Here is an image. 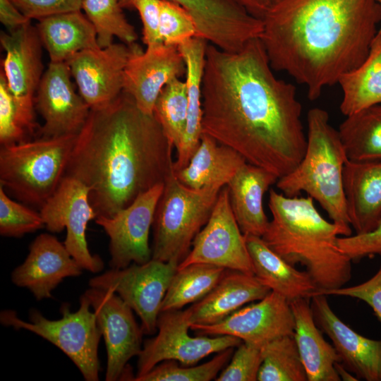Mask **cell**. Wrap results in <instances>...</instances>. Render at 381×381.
<instances>
[{
	"mask_svg": "<svg viewBox=\"0 0 381 381\" xmlns=\"http://www.w3.org/2000/svg\"><path fill=\"white\" fill-rule=\"evenodd\" d=\"M90 306L83 294L77 311L71 312L68 303L61 305L62 316L59 320L47 319L37 310L32 309L27 322L19 318L15 310H5L0 313V322L16 329L30 331L49 341L74 363L85 380L97 381L100 369L98 345L102 334Z\"/></svg>",
	"mask_w": 381,
	"mask_h": 381,
	"instance_id": "8",
	"label": "cell"
},
{
	"mask_svg": "<svg viewBox=\"0 0 381 381\" xmlns=\"http://www.w3.org/2000/svg\"><path fill=\"white\" fill-rule=\"evenodd\" d=\"M190 324L189 308L161 311L157 335L145 341L138 356V371L134 379L162 361L172 360L183 365H192L210 354L237 347L243 342L231 335L192 337L188 333Z\"/></svg>",
	"mask_w": 381,
	"mask_h": 381,
	"instance_id": "9",
	"label": "cell"
},
{
	"mask_svg": "<svg viewBox=\"0 0 381 381\" xmlns=\"http://www.w3.org/2000/svg\"><path fill=\"white\" fill-rule=\"evenodd\" d=\"M335 370L341 380L357 381L359 380L352 373L346 368L340 362L334 365Z\"/></svg>",
	"mask_w": 381,
	"mask_h": 381,
	"instance_id": "48",
	"label": "cell"
},
{
	"mask_svg": "<svg viewBox=\"0 0 381 381\" xmlns=\"http://www.w3.org/2000/svg\"><path fill=\"white\" fill-rule=\"evenodd\" d=\"M208 42L201 37H193L178 48L183 58L186 71L188 111L185 131L176 150L174 171L184 168L199 146L202 134V80Z\"/></svg>",
	"mask_w": 381,
	"mask_h": 381,
	"instance_id": "26",
	"label": "cell"
},
{
	"mask_svg": "<svg viewBox=\"0 0 381 381\" xmlns=\"http://www.w3.org/2000/svg\"><path fill=\"white\" fill-rule=\"evenodd\" d=\"M306 138L302 159L294 170L279 178L276 186L288 197L306 192L333 222L351 232L343 188V169L348 157L326 110L314 107L308 111Z\"/></svg>",
	"mask_w": 381,
	"mask_h": 381,
	"instance_id": "5",
	"label": "cell"
},
{
	"mask_svg": "<svg viewBox=\"0 0 381 381\" xmlns=\"http://www.w3.org/2000/svg\"><path fill=\"white\" fill-rule=\"evenodd\" d=\"M174 148L154 115L140 111L123 91L90 109L65 176L87 187L97 217H112L174 172Z\"/></svg>",
	"mask_w": 381,
	"mask_h": 381,
	"instance_id": "2",
	"label": "cell"
},
{
	"mask_svg": "<svg viewBox=\"0 0 381 381\" xmlns=\"http://www.w3.org/2000/svg\"><path fill=\"white\" fill-rule=\"evenodd\" d=\"M0 42L6 54L1 67L11 92L20 97H35L43 75L42 43L37 28L28 23L8 32Z\"/></svg>",
	"mask_w": 381,
	"mask_h": 381,
	"instance_id": "22",
	"label": "cell"
},
{
	"mask_svg": "<svg viewBox=\"0 0 381 381\" xmlns=\"http://www.w3.org/2000/svg\"><path fill=\"white\" fill-rule=\"evenodd\" d=\"M272 219L261 236L288 263L306 267L319 291L344 286L351 277V260L339 248V236L351 235L326 220L310 197H288L270 190Z\"/></svg>",
	"mask_w": 381,
	"mask_h": 381,
	"instance_id": "4",
	"label": "cell"
},
{
	"mask_svg": "<svg viewBox=\"0 0 381 381\" xmlns=\"http://www.w3.org/2000/svg\"><path fill=\"white\" fill-rule=\"evenodd\" d=\"M343 188L350 225L356 234L373 230L381 219V159H348Z\"/></svg>",
	"mask_w": 381,
	"mask_h": 381,
	"instance_id": "23",
	"label": "cell"
},
{
	"mask_svg": "<svg viewBox=\"0 0 381 381\" xmlns=\"http://www.w3.org/2000/svg\"><path fill=\"white\" fill-rule=\"evenodd\" d=\"M315 323L331 339L340 363L359 380L381 381V339L358 334L332 310L326 295L310 297Z\"/></svg>",
	"mask_w": 381,
	"mask_h": 381,
	"instance_id": "20",
	"label": "cell"
},
{
	"mask_svg": "<svg viewBox=\"0 0 381 381\" xmlns=\"http://www.w3.org/2000/svg\"><path fill=\"white\" fill-rule=\"evenodd\" d=\"M289 303L295 322L293 336L308 381H340L334 368L340 358L315 323L310 298H299Z\"/></svg>",
	"mask_w": 381,
	"mask_h": 381,
	"instance_id": "27",
	"label": "cell"
},
{
	"mask_svg": "<svg viewBox=\"0 0 381 381\" xmlns=\"http://www.w3.org/2000/svg\"><path fill=\"white\" fill-rule=\"evenodd\" d=\"M270 291L255 275L226 270L217 285L189 308L190 323H217L243 305L263 298Z\"/></svg>",
	"mask_w": 381,
	"mask_h": 381,
	"instance_id": "24",
	"label": "cell"
},
{
	"mask_svg": "<svg viewBox=\"0 0 381 381\" xmlns=\"http://www.w3.org/2000/svg\"><path fill=\"white\" fill-rule=\"evenodd\" d=\"M246 162L233 148L202 133L188 164L174 174L181 183L193 189L214 184L226 186Z\"/></svg>",
	"mask_w": 381,
	"mask_h": 381,
	"instance_id": "29",
	"label": "cell"
},
{
	"mask_svg": "<svg viewBox=\"0 0 381 381\" xmlns=\"http://www.w3.org/2000/svg\"><path fill=\"white\" fill-rule=\"evenodd\" d=\"M259 381H308L293 335L278 337L262 346Z\"/></svg>",
	"mask_w": 381,
	"mask_h": 381,
	"instance_id": "35",
	"label": "cell"
},
{
	"mask_svg": "<svg viewBox=\"0 0 381 381\" xmlns=\"http://www.w3.org/2000/svg\"><path fill=\"white\" fill-rule=\"evenodd\" d=\"M202 94V133L279 179L299 164L301 104L296 87L274 75L260 37L237 52L208 43Z\"/></svg>",
	"mask_w": 381,
	"mask_h": 381,
	"instance_id": "1",
	"label": "cell"
},
{
	"mask_svg": "<svg viewBox=\"0 0 381 381\" xmlns=\"http://www.w3.org/2000/svg\"><path fill=\"white\" fill-rule=\"evenodd\" d=\"M36 28L50 62H66L83 50L99 47L95 29L81 10L42 18Z\"/></svg>",
	"mask_w": 381,
	"mask_h": 381,
	"instance_id": "30",
	"label": "cell"
},
{
	"mask_svg": "<svg viewBox=\"0 0 381 381\" xmlns=\"http://www.w3.org/2000/svg\"><path fill=\"white\" fill-rule=\"evenodd\" d=\"M130 8L131 0H119ZM192 16L198 37L227 52H237L249 41L260 37L262 20L243 8L224 0H170Z\"/></svg>",
	"mask_w": 381,
	"mask_h": 381,
	"instance_id": "16",
	"label": "cell"
},
{
	"mask_svg": "<svg viewBox=\"0 0 381 381\" xmlns=\"http://www.w3.org/2000/svg\"><path fill=\"white\" fill-rule=\"evenodd\" d=\"M29 19L80 11L83 0H10Z\"/></svg>",
	"mask_w": 381,
	"mask_h": 381,
	"instance_id": "44",
	"label": "cell"
},
{
	"mask_svg": "<svg viewBox=\"0 0 381 381\" xmlns=\"http://www.w3.org/2000/svg\"><path fill=\"white\" fill-rule=\"evenodd\" d=\"M83 269L54 236H37L24 262L11 273L12 282L28 289L37 300L52 296V291L70 277H78Z\"/></svg>",
	"mask_w": 381,
	"mask_h": 381,
	"instance_id": "21",
	"label": "cell"
},
{
	"mask_svg": "<svg viewBox=\"0 0 381 381\" xmlns=\"http://www.w3.org/2000/svg\"><path fill=\"white\" fill-rule=\"evenodd\" d=\"M337 243L339 250L351 261L381 255V219L373 230L353 236H339Z\"/></svg>",
	"mask_w": 381,
	"mask_h": 381,
	"instance_id": "42",
	"label": "cell"
},
{
	"mask_svg": "<svg viewBox=\"0 0 381 381\" xmlns=\"http://www.w3.org/2000/svg\"><path fill=\"white\" fill-rule=\"evenodd\" d=\"M193 263L254 275L245 235L232 212L226 185L222 188L208 221L195 236L188 254L178 268Z\"/></svg>",
	"mask_w": 381,
	"mask_h": 381,
	"instance_id": "12",
	"label": "cell"
},
{
	"mask_svg": "<svg viewBox=\"0 0 381 381\" xmlns=\"http://www.w3.org/2000/svg\"><path fill=\"white\" fill-rule=\"evenodd\" d=\"M164 183L140 194L112 217H96L95 222L109 238L111 268L123 269L131 262L144 264L152 259L149 234Z\"/></svg>",
	"mask_w": 381,
	"mask_h": 381,
	"instance_id": "13",
	"label": "cell"
},
{
	"mask_svg": "<svg viewBox=\"0 0 381 381\" xmlns=\"http://www.w3.org/2000/svg\"><path fill=\"white\" fill-rule=\"evenodd\" d=\"M84 294L94 309L107 347L105 380H129L132 376L127 363L141 352L144 334L135 320L133 310L111 289L90 287Z\"/></svg>",
	"mask_w": 381,
	"mask_h": 381,
	"instance_id": "14",
	"label": "cell"
},
{
	"mask_svg": "<svg viewBox=\"0 0 381 381\" xmlns=\"http://www.w3.org/2000/svg\"><path fill=\"white\" fill-rule=\"evenodd\" d=\"M294 327L289 301L272 291L258 303L238 309L217 323L190 325L198 335H231L261 347L278 337L294 335Z\"/></svg>",
	"mask_w": 381,
	"mask_h": 381,
	"instance_id": "15",
	"label": "cell"
},
{
	"mask_svg": "<svg viewBox=\"0 0 381 381\" xmlns=\"http://www.w3.org/2000/svg\"><path fill=\"white\" fill-rule=\"evenodd\" d=\"M377 1V3L379 4L380 6V9H381V0H376ZM381 32V21H380V26H379V29H378V32Z\"/></svg>",
	"mask_w": 381,
	"mask_h": 381,
	"instance_id": "49",
	"label": "cell"
},
{
	"mask_svg": "<svg viewBox=\"0 0 381 381\" xmlns=\"http://www.w3.org/2000/svg\"><path fill=\"white\" fill-rule=\"evenodd\" d=\"M40 212L49 231L58 233L66 228L64 244L83 270L93 273L102 270V259L92 255L87 246L86 228L90 221L96 219L97 214L90 201L89 189L83 182L64 176Z\"/></svg>",
	"mask_w": 381,
	"mask_h": 381,
	"instance_id": "11",
	"label": "cell"
},
{
	"mask_svg": "<svg viewBox=\"0 0 381 381\" xmlns=\"http://www.w3.org/2000/svg\"><path fill=\"white\" fill-rule=\"evenodd\" d=\"M131 51L132 44L112 43L83 50L66 61L79 94L90 109L111 102L123 92Z\"/></svg>",
	"mask_w": 381,
	"mask_h": 381,
	"instance_id": "18",
	"label": "cell"
},
{
	"mask_svg": "<svg viewBox=\"0 0 381 381\" xmlns=\"http://www.w3.org/2000/svg\"><path fill=\"white\" fill-rule=\"evenodd\" d=\"M78 135L1 146L0 185L21 201L42 207L65 176Z\"/></svg>",
	"mask_w": 381,
	"mask_h": 381,
	"instance_id": "6",
	"label": "cell"
},
{
	"mask_svg": "<svg viewBox=\"0 0 381 381\" xmlns=\"http://www.w3.org/2000/svg\"><path fill=\"white\" fill-rule=\"evenodd\" d=\"M35 97H20L10 90L0 73V144L11 145L27 140L37 128Z\"/></svg>",
	"mask_w": 381,
	"mask_h": 381,
	"instance_id": "34",
	"label": "cell"
},
{
	"mask_svg": "<svg viewBox=\"0 0 381 381\" xmlns=\"http://www.w3.org/2000/svg\"><path fill=\"white\" fill-rule=\"evenodd\" d=\"M82 9L95 29L99 47L111 45L114 37L128 45L135 43L138 35L119 0H83Z\"/></svg>",
	"mask_w": 381,
	"mask_h": 381,
	"instance_id": "36",
	"label": "cell"
},
{
	"mask_svg": "<svg viewBox=\"0 0 381 381\" xmlns=\"http://www.w3.org/2000/svg\"><path fill=\"white\" fill-rule=\"evenodd\" d=\"M226 269L205 263L177 268L162 303L161 311L181 309L204 298L219 282Z\"/></svg>",
	"mask_w": 381,
	"mask_h": 381,
	"instance_id": "33",
	"label": "cell"
},
{
	"mask_svg": "<svg viewBox=\"0 0 381 381\" xmlns=\"http://www.w3.org/2000/svg\"><path fill=\"white\" fill-rule=\"evenodd\" d=\"M40 212L12 200L0 185V234L21 237L44 227Z\"/></svg>",
	"mask_w": 381,
	"mask_h": 381,
	"instance_id": "39",
	"label": "cell"
},
{
	"mask_svg": "<svg viewBox=\"0 0 381 381\" xmlns=\"http://www.w3.org/2000/svg\"><path fill=\"white\" fill-rule=\"evenodd\" d=\"M262 347L246 342L241 343L222 369L217 381H255L262 363Z\"/></svg>",
	"mask_w": 381,
	"mask_h": 381,
	"instance_id": "41",
	"label": "cell"
},
{
	"mask_svg": "<svg viewBox=\"0 0 381 381\" xmlns=\"http://www.w3.org/2000/svg\"><path fill=\"white\" fill-rule=\"evenodd\" d=\"M223 186L190 188L181 183L174 172L167 179L153 222L152 259L181 263L208 221Z\"/></svg>",
	"mask_w": 381,
	"mask_h": 381,
	"instance_id": "7",
	"label": "cell"
},
{
	"mask_svg": "<svg viewBox=\"0 0 381 381\" xmlns=\"http://www.w3.org/2000/svg\"><path fill=\"white\" fill-rule=\"evenodd\" d=\"M234 4L250 15L262 19L268 9L277 0H224Z\"/></svg>",
	"mask_w": 381,
	"mask_h": 381,
	"instance_id": "47",
	"label": "cell"
},
{
	"mask_svg": "<svg viewBox=\"0 0 381 381\" xmlns=\"http://www.w3.org/2000/svg\"><path fill=\"white\" fill-rule=\"evenodd\" d=\"M159 32L164 44L176 47L198 36L192 16L179 4L170 0H160Z\"/></svg>",
	"mask_w": 381,
	"mask_h": 381,
	"instance_id": "40",
	"label": "cell"
},
{
	"mask_svg": "<svg viewBox=\"0 0 381 381\" xmlns=\"http://www.w3.org/2000/svg\"><path fill=\"white\" fill-rule=\"evenodd\" d=\"M341 114L347 116L381 104V32L375 37L365 59L341 75Z\"/></svg>",
	"mask_w": 381,
	"mask_h": 381,
	"instance_id": "31",
	"label": "cell"
},
{
	"mask_svg": "<svg viewBox=\"0 0 381 381\" xmlns=\"http://www.w3.org/2000/svg\"><path fill=\"white\" fill-rule=\"evenodd\" d=\"M279 178L271 171L246 162L226 184L235 219L244 235L262 236L269 224L263 198Z\"/></svg>",
	"mask_w": 381,
	"mask_h": 381,
	"instance_id": "25",
	"label": "cell"
},
{
	"mask_svg": "<svg viewBox=\"0 0 381 381\" xmlns=\"http://www.w3.org/2000/svg\"><path fill=\"white\" fill-rule=\"evenodd\" d=\"M178 265L151 259L123 269H111L90 279V287L111 289L139 316L143 333L157 331V319Z\"/></svg>",
	"mask_w": 381,
	"mask_h": 381,
	"instance_id": "10",
	"label": "cell"
},
{
	"mask_svg": "<svg viewBox=\"0 0 381 381\" xmlns=\"http://www.w3.org/2000/svg\"><path fill=\"white\" fill-rule=\"evenodd\" d=\"M254 275L272 291L289 302L310 298L319 290L306 271H300L273 251L260 236L245 235Z\"/></svg>",
	"mask_w": 381,
	"mask_h": 381,
	"instance_id": "28",
	"label": "cell"
},
{
	"mask_svg": "<svg viewBox=\"0 0 381 381\" xmlns=\"http://www.w3.org/2000/svg\"><path fill=\"white\" fill-rule=\"evenodd\" d=\"M143 23V41L147 47L163 44L159 36L160 0H131Z\"/></svg>",
	"mask_w": 381,
	"mask_h": 381,
	"instance_id": "45",
	"label": "cell"
},
{
	"mask_svg": "<svg viewBox=\"0 0 381 381\" xmlns=\"http://www.w3.org/2000/svg\"><path fill=\"white\" fill-rule=\"evenodd\" d=\"M262 20L273 70L305 85L315 100L365 59L381 9L376 0H277Z\"/></svg>",
	"mask_w": 381,
	"mask_h": 381,
	"instance_id": "3",
	"label": "cell"
},
{
	"mask_svg": "<svg viewBox=\"0 0 381 381\" xmlns=\"http://www.w3.org/2000/svg\"><path fill=\"white\" fill-rule=\"evenodd\" d=\"M317 293L356 298L366 303L381 323V266L367 281L349 287L318 291Z\"/></svg>",
	"mask_w": 381,
	"mask_h": 381,
	"instance_id": "43",
	"label": "cell"
},
{
	"mask_svg": "<svg viewBox=\"0 0 381 381\" xmlns=\"http://www.w3.org/2000/svg\"><path fill=\"white\" fill-rule=\"evenodd\" d=\"M234 348L218 352L210 361L199 365H180L175 361H164L145 375L135 377L136 381H210L215 380L218 373L229 361Z\"/></svg>",
	"mask_w": 381,
	"mask_h": 381,
	"instance_id": "38",
	"label": "cell"
},
{
	"mask_svg": "<svg viewBox=\"0 0 381 381\" xmlns=\"http://www.w3.org/2000/svg\"><path fill=\"white\" fill-rule=\"evenodd\" d=\"M188 97L185 80L176 78L167 84L155 104L153 115L176 149L183 137L187 118Z\"/></svg>",
	"mask_w": 381,
	"mask_h": 381,
	"instance_id": "37",
	"label": "cell"
},
{
	"mask_svg": "<svg viewBox=\"0 0 381 381\" xmlns=\"http://www.w3.org/2000/svg\"><path fill=\"white\" fill-rule=\"evenodd\" d=\"M183 58L176 46L160 44L143 52L135 43L127 62L123 91L143 113L153 115L155 102L163 87L186 75Z\"/></svg>",
	"mask_w": 381,
	"mask_h": 381,
	"instance_id": "19",
	"label": "cell"
},
{
	"mask_svg": "<svg viewBox=\"0 0 381 381\" xmlns=\"http://www.w3.org/2000/svg\"><path fill=\"white\" fill-rule=\"evenodd\" d=\"M30 20L10 0H0V21L8 32L30 23Z\"/></svg>",
	"mask_w": 381,
	"mask_h": 381,
	"instance_id": "46",
	"label": "cell"
},
{
	"mask_svg": "<svg viewBox=\"0 0 381 381\" xmlns=\"http://www.w3.org/2000/svg\"><path fill=\"white\" fill-rule=\"evenodd\" d=\"M66 62H50L44 72L35 97V107L44 119L42 138L78 135L90 108L76 93Z\"/></svg>",
	"mask_w": 381,
	"mask_h": 381,
	"instance_id": "17",
	"label": "cell"
},
{
	"mask_svg": "<svg viewBox=\"0 0 381 381\" xmlns=\"http://www.w3.org/2000/svg\"><path fill=\"white\" fill-rule=\"evenodd\" d=\"M338 131L349 160L381 159V104L346 116Z\"/></svg>",
	"mask_w": 381,
	"mask_h": 381,
	"instance_id": "32",
	"label": "cell"
}]
</instances>
